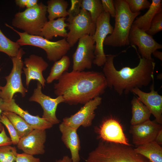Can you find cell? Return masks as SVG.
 <instances>
[{"label": "cell", "instance_id": "cell-1", "mask_svg": "<svg viewBox=\"0 0 162 162\" xmlns=\"http://www.w3.org/2000/svg\"><path fill=\"white\" fill-rule=\"evenodd\" d=\"M58 80L54 94L70 105H84L103 94L107 87L103 73L94 71H65Z\"/></svg>", "mask_w": 162, "mask_h": 162}, {"label": "cell", "instance_id": "cell-2", "mask_svg": "<svg viewBox=\"0 0 162 162\" xmlns=\"http://www.w3.org/2000/svg\"><path fill=\"white\" fill-rule=\"evenodd\" d=\"M132 46L135 49L140 58L137 66L134 68L125 67L117 70L113 63L116 56L109 54L106 55L103 69L107 87L113 88L120 95L123 93L127 94L134 88L147 86L154 80L155 63L154 61L141 57L136 46Z\"/></svg>", "mask_w": 162, "mask_h": 162}, {"label": "cell", "instance_id": "cell-3", "mask_svg": "<svg viewBox=\"0 0 162 162\" xmlns=\"http://www.w3.org/2000/svg\"><path fill=\"white\" fill-rule=\"evenodd\" d=\"M86 162H150L130 146L101 142L89 153Z\"/></svg>", "mask_w": 162, "mask_h": 162}, {"label": "cell", "instance_id": "cell-4", "mask_svg": "<svg viewBox=\"0 0 162 162\" xmlns=\"http://www.w3.org/2000/svg\"><path fill=\"white\" fill-rule=\"evenodd\" d=\"M114 1L116 9L114 27L112 33L106 38L104 45L115 47L128 45L130 29L135 19L140 12H132L125 0Z\"/></svg>", "mask_w": 162, "mask_h": 162}, {"label": "cell", "instance_id": "cell-5", "mask_svg": "<svg viewBox=\"0 0 162 162\" xmlns=\"http://www.w3.org/2000/svg\"><path fill=\"white\" fill-rule=\"evenodd\" d=\"M5 25L19 35L20 38L16 42L20 46L31 45L42 49L46 52L47 59L50 61L55 62L60 59L71 48L65 38L52 41L40 36L31 35L24 32H20L7 23H5Z\"/></svg>", "mask_w": 162, "mask_h": 162}, {"label": "cell", "instance_id": "cell-6", "mask_svg": "<svg viewBox=\"0 0 162 162\" xmlns=\"http://www.w3.org/2000/svg\"><path fill=\"white\" fill-rule=\"evenodd\" d=\"M47 10L46 5L42 2L38 3L23 11L17 13L12 20V25L29 34L40 36L48 21Z\"/></svg>", "mask_w": 162, "mask_h": 162}, {"label": "cell", "instance_id": "cell-7", "mask_svg": "<svg viewBox=\"0 0 162 162\" xmlns=\"http://www.w3.org/2000/svg\"><path fill=\"white\" fill-rule=\"evenodd\" d=\"M68 16L66 20L69 32L66 39L71 47L82 37L93 36L95 31L96 23L92 21L89 13L82 9L77 12L68 14Z\"/></svg>", "mask_w": 162, "mask_h": 162}, {"label": "cell", "instance_id": "cell-8", "mask_svg": "<svg viewBox=\"0 0 162 162\" xmlns=\"http://www.w3.org/2000/svg\"><path fill=\"white\" fill-rule=\"evenodd\" d=\"M25 53L20 48L17 56L11 58L13 63L12 69L9 74L5 77L6 85L0 88V98L5 101L10 100L14 94L18 93L24 97L28 91L23 86L21 79V74L24 73L22 70L24 64L22 58Z\"/></svg>", "mask_w": 162, "mask_h": 162}, {"label": "cell", "instance_id": "cell-9", "mask_svg": "<svg viewBox=\"0 0 162 162\" xmlns=\"http://www.w3.org/2000/svg\"><path fill=\"white\" fill-rule=\"evenodd\" d=\"M110 15L103 11L98 17L96 22V29L92 37L95 43L93 64L98 67L104 65L106 60V56L104 49V42L109 34H111L113 27L110 24Z\"/></svg>", "mask_w": 162, "mask_h": 162}, {"label": "cell", "instance_id": "cell-10", "mask_svg": "<svg viewBox=\"0 0 162 162\" xmlns=\"http://www.w3.org/2000/svg\"><path fill=\"white\" fill-rule=\"evenodd\" d=\"M78 41L77 47L72 56V70L81 71L90 69L95 58V43L92 36L85 35Z\"/></svg>", "mask_w": 162, "mask_h": 162}, {"label": "cell", "instance_id": "cell-11", "mask_svg": "<svg viewBox=\"0 0 162 162\" xmlns=\"http://www.w3.org/2000/svg\"><path fill=\"white\" fill-rule=\"evenodd\" d=\"M37 84L29 101L36 102L40 105L43 110L42 118L53 125L59 123L60 121L56 116V112L58 105L64 103L63 97L59 96L56 98H52L43 93L42 85L39 82H37Z\"/></svg>", "mask_w": 162, "mask_h": 162}, {"label": "cell", "instance_id": "cell-12", "mask_svg": "<svg viewBox=\"0 0 162 162\" xmlns=\"http://www.w3.org/2000/svg\"><path fill=\"white\" fill-rule=\"evenodd\" d=\"M129 41L132 46H138L141 57L151 61H154L152 57L153 52L162 48V45L157 42L152 36L133 25L129 32Z\"/></svg>", "mask_w": 162, "mask_h": 162}, {"label": "cell", "instance_id": "cell-13", "mask_svg": "<svg viewBox=\"0 0 162 162\" xmlns=\"http://www.w3.org/2000/svg\"><path fill=\"white\" fill-rule=\"evenodd\" d=\"M102 98L98 97L81 107L75 114L63 119V122L76 129L81 126L86 128L92 124L95 116V110L102 102Z\"/></svg>", "mask_w": 162, "mask_h": 162}, {"label": "cell", "instance_id": "cell-14", "mask_svg": "<svg viewBox=\"0 0 162 162\" xmlns=\"http://www.w3.org/2000/svg\"><path fill=\"white\" fill-rule=\"evenodd\" d=\"M0 109L2 112H14L22 118L34 129L46 130L52 127L53 125L39 116H33L20 107L13 98L6 101L0 98Z\"/></svg>", "mask_w": 162, "mask_h": 162}, {"label": "cell", "instance_id": "cell-15", "mask_svg": "<svg viewBox=\"0 0 162 162\" xmlns=\"http://www.w3.org/2000/svg\"><path fill=\"white\" fill-rule=\"evenodd\" d=\"M161 129V124L149 120L140 124L131 125L129 132L132 135L133 143L138 146L154 141Z\"/></svg>", "mask_w": 162, "mask_h": 162}, {"label": "cell", "instance_id": "cell-16", "mask_svg": "<svg viewBox=\"0 0 162 162\" xmlns=\"http://www.w3.org/2000/svg\"><path fill=\"white\" fill-rule=\"evenodd\" d=\"M97 130L99 137L102 141L130 145L121 125L115 119L110 118L106 119Z\"/></svg>", "mask_w": 162, "mask_h": 162}, {"label": "cell", "instance_id": "cell-17", "mask_svg": "<svg viewBox=\"0 0 162 162\" xmlns=\"http://www.w3.org/2000/svg\"><path fill=\"white\" fill-rule=\"evenodd\" d=\"M26 66L22 69L26 76V84L28 88L32 80H36L44 88L46 80L44 79L43 72L48 66V63L41 56L32 54L25 58L23 62Z\"/></svg>", "mask_w": 162, "mask_h": 162}, {"label": "cell", "instance_id": "cell-18", "mask_svg": "<svg viewBox=\"0 0 162 162\" xmlns=\"http://www.w3.org/2000/svg\"><path fill=\"white\" fill-rule=\"evenodd\" d=\"M46 138L45 130L34 129L27 136L20 138L17 147L29 154H43L45 152L44 144Z\"/></svg>", "mask_w": 162, "mask_h": 162}, {"label": "cell", "instance_id": "cell-19", "mask_svg": "<svg viewBox=\"0 0 162 162\" xmlns=\"http://www.w3.org/2000/svg\"><path fill=\"white\" fill-rule=\"evenodd\" d=\"M154 80L150 86V92H145L140 89H133L131 92L137 95V98L149 110L155 117L157 122L162 124V96L154 89Z\"/></svg>", "mask_w": 162, "mask_h": 162}, {"label": "cell", "instance_id": "cell-20", "mask_svg": "<svg viewBox=\"0 0 162 162\" xmlns=\"http://www.w3.org/2000/svg\"><path fill=\"white\" fill-rule=\"evenodd\" d=\"M62 133L61 139L71 155L72 162H79L80 158L79 152L80 149V140L77 133V129L62 122L59 126Z\"/></svg>", "mask_w": 162, "mask_h": 162}, {"label": "cell", "instance_id": "cell-21", "mask_svg": "<svg viewBox=\"0 0 162 162\" xmlns=\"http://www.w3.org/2000/svg\"><path fill=\"white\" fill-rule=\"evenodd\" d=\"M66 19L62 17L48 21L40 36L50 40L58 36L66 38L68 32L65 28L68 26V23L65 22Z\"/></svg>", "mask_w": 162, "mask_h": 162}, {"label": "cell", "instance_id": "cell-22", "mask_svg": "<svg viewBox=\"0 0 162 162\" xmlns=\"http://www.w3.org/2000/svg\"><path fill=\"white\" fill-rule=\"evenodd\" d=\"M162 2L161 0H152L147 12L143 15L137 18L132 25L146 32L148 30L154 16L162 10Z\"/></svg>", "mask_w": 162, "mask_h": 162}, {"label": "cell", "instance_id": "cell-23", "mask_svg": "<svg viewBox=\"0 0 162 162\" xmlns=\"http://www.w3.org/2000/svg\"><path fill=\"white\" fill-rule=\"evenodd\" d=\"M134 149L150 162H162V148L155 141L138 146Z\"/></svg>", "mask_w": 162, "mask_h": 162}, {"label": "cell", "instance_id": "cell-24", "mask_svg": "<svg viewBox=\"0 0 162 162\" xmlns=\"http://www.w3.org/2000/svg\"><path fill=\"white\" fill-rule=\"evenodd\" d=\"M132 117L131 125L140 124L150 120L151 113L148 109L137 97L134 96L131 102Z\"/></svg>", "mask_w": 162, "mask_h": 162}, {"label": "cell", "instance_id": "cell-25", "mask_svg": "<svg viewBox=\"0 0 162 162\" xmlns=\"http://www.w3.org/2000/svg\"><path fill=\"white\" fill-rule=\"evenodd\" d=\"M47 11L49 20L56 18H66L68 16L67 10L68 4L65 0H49L47 2Z\"/></svg>", "mask_w": 162, "mask_h": 162}, {"label": "cell", "instance_id": "cell-26", "mask_svg": "<svg viewBox=\"0 0 162 162\" xmlns=\"http://www.w3.org/2000/svg\"><path fill=\"white\" fill-rule=\"evenodd\" d=\"M2 113L13 124L20 138L26 136L34 129L24 119L17 114L8 111L2 112Z\"/></svg>", "mask_w": 162, "mask_h": 162}, {"label": "cell", "instance_id": "cell-27", "mask_svg": "<svg viewBox=\"0 0 162 162\" xmlns=\"http://www.w3.org/2000/svg\"><path fill=\"white\" fill-rule=\"evenodd\" d=\"M70 65V59L66 55L55 62L46 79V82L47 84H50L55 80H58L64 72L68 71Z\"/></svg>", "mask_w": 162, "mask_h": 162}, {"label": "cell", "instance_id": "cell-28", "mask_svg": "<svg viewBox=\"0 0 162 162\" xmlns=\"http://www.w3.org/2000/svg\"><path fill=\"white\" fill-rule=\"evenodd\" d=\"M81 9L88 11L92 21L96 23L97 19L104 11L100 0H80Z\"/></svg>", "mask_w": 162, "mask_h": 162}, {"label": "cell", "instance_id": "cell-29", "mask_svg": "<svg viewBox=\"0 0 162 162\" xmlns=\"http://www.w3.org/2000/svg\"><path fill=\"white\" fill-rule=\"evenodd\" d=\"M20 46L7 38L0 29V52L4 53L10 58L17 56Z\"/></svg>", "mask_w": 162, "mask_h": 162}, {"label": "cell", "instance_id": "cell-30", "mask_svg": "<svg viewBox=\"0 0 162 162\" xmlns=\"http://www.w3.org/2000/svg\"><path fill=\"white\" fill-rule=\"evenodd\" d=\"M17 153L15 147L10 145L0 146V162H16Z\"/></svg>", "mask_w": 162, "mask_h": 162}, {"label": "cell", "instance_id": "cell-31", "mask_svg": "<svg viewBox=\"0 0 162 162\" xmlns=\"http://www.w3.org/2000/svg\"><path fill=\"white\" fill-rule=\"evenodd\" d=\"M0 119L1 122L5 126L8 131L12 144L17 145L20 138L13 125L2 113L0 115Z\"/></svg>", "mask_w": 162, "mask_h": 162}, {"label": "cell", "instance_id": "cell-32", "mask_svg": "<svg viewBox=\"0 0 162 162\" xmlns=\"http://www.w3.org/2000/svg\"><path fill=\"white\" fill-rule=\"evenodd\" d=\"M130 11L133 13L140 12L141 10L148 9L151 3L147 0H125Z\"/></svg>", "mask_w": 162, "mask_h": 162}, {"label": "cell", "instance_id": "cell-33", "mask_svg": "<svg viewBox=\"0 0 162 162\" xmlns=\"http://www.w3.org/2000/svg\"><path fill=\"white\" fill-rule=\"evenodd\" d=\"M162 30V10L156 14L153 19L149 28L146 32L151 36Z\"/></svg>", "mask_w": 162, "mask_h": 162}, {"label": "cell", "instance_id": "cell-34", "mask_svg": "<svg viewBox=\"0 0 162 162\" xmlns=\"http://www.w3.org/2000/svg\"><path fill=\"white\" fill-rule=\"evenodd\" d=\"M101 2L104 11L109 13L112 17L115 18L116 9L112 0H101Z\"/></svg>", "mask_w": 162, "mask_h": 162}, {"label": "cell", "instance_id": "cell-35", "mask_svg": "<svg viewBox=\"0 0 162 162\" xmlns=\"http://www.w3.org/2000/svg\"><path fill=\"white\" fill-rule=\"evenodd\" d=\"M16 162H40L39 158L34 157L33 155L25 153L17 154Z\"/></svg>", "mask_w": 162, "mask_h": 162}, {"label": "cell", "instance_id": "cell-36", "mask_svg": "<svg viewBox=\"0 0 162 162\" xmlns=\"http://www.w3.org/2000/svg\"><path fill=\"white\" fill-rule=\"evenodd\" d=\"M12 144L10 138L7 135L4 128H3L2 131L0 132V146Z\"/></svg>", "mask_w": 162, "mask_h": 162}, {"label": "cell", "instance_id": "cell-37", "mask_svg": "<svg viewBox=\"0 0 162 162\" xmlns=\"http://www.w3.org/2000/svg\"><path fill=\"white\" fill-rule=\"evenodd\" d=\"M28 0H16L15 2L16 4L20 8H24L26 7Z\"/></svg>", "mask_w": 162, "mask_h": 162}, {"label": "cell", "instance_id": "cell-38", "mask_svg": "<svg viewBox=\"0 0 162 162\" xmlns=\"http://www.w3.org/2000/svg\"><path fill=\"white\" fill-rule=\"evenodd\" d=\"M160 145L162 144V129L157 134L154 141Z\"/></svg>", "mask_w": 162, "mask_h": 162}, {"label": "cell", "instance_id": "cell-39", "mask_svg": "<svg viewBox=\"0 0 162 162\" xmlns=\"http://www.w3.org/2000/svg\"><path fill=\"white\" fill-rule=\"evenodd\" d=\"M56 162H72L71 158L67 155L64 156L62 158L56 160Z\"/></svg>", "mask_w": 162, "mask_h": 162}, {"label": "cell", "instance_id": "cell-40", "mask_svg": "<svg viewBox=\"0 0 162 162\" xmlns=\"http://www.w3.org/2000/svg\"><path fill=\"white\" fill-rule=\"evenodd\" d=\"M154 56L157 58L161 61L162 60V52L157 50L154 51L152 53Z\"/></svg>", "mask_w": 162, "mask_h": 162}, {"label": "cell", "instance_id": "cell-41", "mask_svg": "<svg viewBox=\"0 0 162 162\" xmlns=\"http://www.w3.org/2000/svg\"><path fill=\"white\" fill-rule=\"evenodd\" d=\"M2 111L0 109V115L2 113ZM3 128H4V127L3 126V125L2 124L1 122L0 119V132H1Z\"/></svg>", "mask_w": 162, "mask_h": 162}, {"label": "cell", "instance_id": "cell-42", "mask_svg": "<svg viewBox=\"0 0 162 162\" xmlns=\"http://www.w3.org/2000/svg\"><path fill=\"white\" fill-rule=\"evenodd\" d=\"M0 70H1V69H0Z\"/></svg>", "mask_w": 162, "mask_h": 162}]
</instances>
